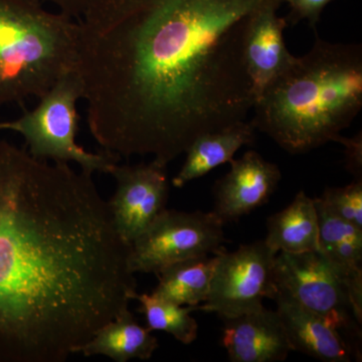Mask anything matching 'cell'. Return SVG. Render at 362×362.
Listing matches in <instances>:
<instances>
[{
    "instance_id": "cell-4",
    "label": "cell",
    "mask_w": 362,
    "mask_h": 362,
    "mask_svg": "<svg viewBox=\"0 0 362 362\" xmlns=\"http://www.w3.org/2000/svg\"><path fill=\"white\" fill-rule=\"evenodd\" d=\"M78 33L35 0H0V107L40 99L75 70Z\"/></svg>"
},
{
    "instance_id": "cell-13",
    "label": "cell",
    "mask_w": 362,
    "mask_h": 362,
    "mask_svg": "<svg viewBox=\"0 0 362 362\" xmlns=\"http://www.w3.org/2000/svg\"><path fill=\"white\" fill-rule=\"evenodd\" d=\"M223 321V345L230 361H284L291 351L277 311L262 306Z\"/></svg>"
},
{
    "instance_id": "cell-16",
    "label": "cell",
    "mask_w": 362,
    "mask_h": 362,
    "mask_svg": "<svg viewBox=\"0 0 362 362\" xmlns=\"http://www.w3.org/2000/svg\"><path fill=\"white\" fill-rule=\"evenodd\" d=\"M266 244L274 252L290 254L318 251L319 225L315 202L300 190L283 211L267 221Z\"/></svg>"
},
{
    "instance_id": "cell-14",
    "label": "cell",
    "mask_w": 362,
    "mask_h": 362,
    "mask_svg": "<svg viewBox=\"0 0 362 362\" xmlns=\"http://www.w3.org/2000/svg\"><path fill=\"white\" fill-rule=\"evenodd\" d=\"M254 126L246 120L197 137L188 147L185 163L173 180V187H185L214 168L230 162L238 150L255 140Z\"/></svg>"
},
{
    "instance_id": "cell-1",
    "label": "cell",
    "mask_w": 362,
    "mask_h": 362,
    "mask_svg": "<svg viewBox=\"0 0 362 362\" xmlns=\"http://www.w3.org/2000/svg\"><path fill=\"white\" fill-rule=\"evenodd\" d=\"M271 1L90 0L75 71L98 144L168 165L199 136L246 120L255 96L245 40Z\"/></svg>"
},
{
    "instance_id": "cell-15",
    "label": "cell",
    "mask_w": 362,
    "mask_h": 362,
    "mask_svg": "<svg viewBox=\"0 0 362 362\" xmlns=\"http://www.w3.org/2000/svg\"><path fill=\"white\" fill-rule=\"evenodd\" d=\"M158 349V340L148 327H143L134 315L125 309L100 328L92 338L78 349L83 356L109 357L116 362L131 359L148 361Z\"/></svg>"
},
{
    "instance_id": "cell-10",
    "label": "cell",
    "mask_w": 362,
    "mask_h": 362,
    "mask_svg": "<svg viewBox=\"0 0 362 362\" xmlns=\"http://www.w3.org/2000/svg\"><path fill=\"white\" fill-rule=\"evenodd\" d=\"M230 163V171L214 187L213 213L223 225L263 206L281 180L278 166L254 150Z\"/></svg>"
},
{
    "instance_id": "cell-22",
    "label": "cell",
    "mask_w": 362,
    "mask_h": 362,
    "mask_svg": "<svg viewBox=\"0 0 362 362\" xmlns=\"http://www.w3.org/2000/svg\"><path fill=\"white\" fill-rule=\"evenodd\" d=\"M40 4L49 2L59 7V13L66 14L70 18H80L90 2V0H35Z\"/></svg>"
},
{
    "instance_id": "cell-5",
    "label": "cell",
    "mask_w": 362,
    "mask_h": 362,
    "mask_svg": "<svg viewBox=\"0 0 362 362\" xmlns=\"http://www.w3.org/2000/svg\"><path fill=\"white\" fill-rule=\"evenodd\" d=\"M83 99L82 88L75 70L63 76L33 110L25 111L18 119L0 122V130L23 136L30 156L42 160L75 162L81 170L94 175L108 173L120 157L102 150L87 151L78 144L77 103Z\"/></svg>"
},
{
    "instance_id": "cell-21",
    "label": "cell",
    "mask_w": 362,
    "mask_h": 362,
    "mask_svg": "<svg viewBox=\"0 0 362 362\" xmlns=\"http://www.w3.org/2000/svg\"><path fill=\"white\" fill-rule=\"evenodd\" d=\"M345 148V166L349 173L354 175V180H362V137L361 132L351 138H338Z\"/></svg>"
},
{
    "instance_id": "cell-9",
    "label": "cell",
    "mask_w": 362,
    "mask_h": 362,
    "mask_svg": "<svg viewBox=\"0 0 362 362\" xmlns=\"http://www.w3.org/2000/svg\"><path fill=\"white\" fill-rule=\"evenodd\" d=\"M110 175L117 183L108 201L112 218L119 235L131 245L166 209L168 164L156 159L135 165L118 163Z\"/></svg>"
},
{
    "instance_id": "cell-17",
    "label": "cell",
    "mask_w": 362,
    "mask_h": 362,
    "mask_svg": "<svg viewBox=\"0 0 362 362\" xmlns=\"http://www.w3.org/2000/svg\"><path fill=\"white\" fill-rule=\"evenodd\" d=\"M218 255L194 257L168 266L158 274L157 296L180 305L195 307L204 303L211 290Z\"/></svg>"
},
{
    "instance_id": "cell-11",
    "label": "cell",
    "mask_w": 362,
    "mask_h": 362,
    "mask_svg": "<svg viewBox=\"0 0 362 362\" xmlns=\"http://www.w3.org/2000/svg\"><path fill=\"white\" fill-rule=\"evenodd\" d=\"M282 4L283 0H274L259 7L252 14L247 28L244 58L255 102L295 59L283 37L287 21L277 16Z\"/></svg>"
},
{
    "instance_id": "cell-12",
    "label": "cell",
    "mask_w": 362,
    "mask_h": 362,
    "mask_svg": "<svg viewBox=\"0 0 362 362\" xmlns=\"http://www.w3.org/2000/svg\"><path fill=\"white\" fill-rule=\"evenodd\" d=\"M274 300L291 351L324 362L361 361V352L322 317L307 310L285 293L277 292Z\"/></svg>"
},
{
    "instance_id": "cell-3",
    "label": "cell",
    "mask_w": 362,
    "mask_h": 362,
    "mask_svg": "<svg viewBox=\"0 0 362 362\" xmlns=\"http://www.w3.org/2000/svg\"><path fill=\"white\" fill-rule=\"evenodd\" d=\"M362 108V45L326 42L315 32L296 58L255 102V129L290 154L337 142Z\"/></svg>"
},
{
    "instance_id": "cell-19",
    "label": "cell",
    "mask_w": 362,
    "mask_h": 362,
    "mask_svg": "<svg viewBox=\"0 0 362 362\" xmlns=\"http://www.w3.org/2000/svg\"><path fill=\"white\" fill-rule=\"evenodd\" d=\"M320 201L329 211L362 228V180L343 187H327L321 195Z\"/></svg>"
},
{
    "instance_id": "cell-7",
    "label": "cell",
    "mask_w": 362,
    "mask_h": 362,
    "mask_svg": "<svg viewBox=\"0 0 362 362\" xmlns=\"http://www.w3.org/2000/svg\"><path fill=\"white\" fill-rule=\"evenodd\" d=\"M223 226L213 211L165 209L130 245L131 271L158 275L183 259L221 254L226 250Z\"/></svg>"
},
{
    "instance_id": "cell-6",
    "label": "cell",
    "mask_w": 362,
    "mask_h": 362,
    "mask_svg": "<svg viewBox=\"0 0 362 362\" xmlns=\"http://www.w3.org/2000/svg\"><path fill=\"white\" fill-rule=\"evenodd\" d=\"M275 282L277 292L322 317L361 352L362 313L337 272L319 251L276 255Z\"/></svg>"
},
{
    "instance_id": "cell-18",
    "label": "cell",
    "mask_w": 362,
    "mask_h": 362,
    "mask_svg": "<svg viewBox=\"0 0 362 362\" xmlns=\"http://www.w3.org/2000/svg\"><path fill=\"white\" fill-rule=\"evenodd\" d=\"M134 300L139 301L140 311L144 314L147 327L151 331H164L173 335L182 344H192L197 338L199 325L190 315L194 308L180 306L151 294H136Z\"/></svg>"
},
{
    "instance_id": "cell-2",
    "label": "cell",
    "mask_w": 362,
    "mask_h": 362,
    "mask_svg": "<svg viewBox=\"0 0 362 362\" xmlns=\"http://www.w3.org/2000/svg\"><path fill=\"white\" fill-rule=\"evenodd\" d=\"M0 140V362H65L137 294L93 175Z\"/></svg>"
},
{
    "instance_id": "cell-8",
    "label": "cell",
    "mask_w": 362,
    "mask_h": 362,
    "mask_svg": "<svg viewBox=\"0 0 362 362\" xmlns=\"http://www.w3.org/2000/svg\"><path fill=\"white\" fill-rule=\"evenodd\" d=\"M276 255L265 240L221 252L209 297L202 306L192 307L194 311L214 312L226 320L259 309L264 306V299H275Z\"/></svg>"
},
{
    "instance_id": "cell-20",
    "label": "cell",
    "mask_w": 362,
    "mask_h": 362,
    "mask_svg": "<svg viewBox=\"0 0 362 362\" xmlns=\"http://www.w3.org/2000/svg\"><path fill=\"white\" fill-rule=\"evenodd\" d=\"M333 0H284L289 6L290 11L286 16L288 25L294 26L300 21H306L314 33L317 32V25L320 21L325 7Z\"/></svg>"
}]
</instances>
